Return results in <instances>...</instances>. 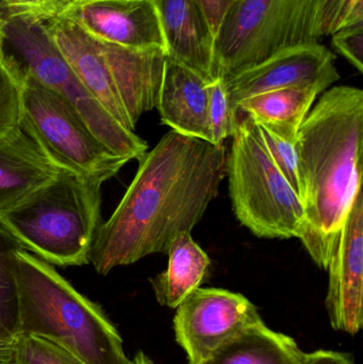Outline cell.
Returning a JSON list of instances; mask_svg holds the SVG:
<instances>
[{
    "instance_id": "12",
    "label": "cell",
    "mask_w": 363,
    "mask_h": 364,
    "mask_svg": "<svg viewBox=\"0 0 363 364\" xmlns=\"http://www.w3.org/2000/svg\"><path fill=\"white\" fill-rule=\"evenodd\" d=\"M62 16L100 42L166 53L153 0H74Z\"/></svg>"
},
{
    "instance_id": "5",
    "label": "cell",
    "mask_w": 363,
    "mask_h": 364,
    "mask_svg": "<svg viewBox=\"0 0 363 364\" xmlns=\"http://www.w3.org/2000/svg\"><path fill=\"white\" fill-rule=\"evenodd\" d=\"M102 186L60 168L50 183L1 214L0 226L49 264H87L102 225Z\"/></svg>"
},
{
    "instance_id": "24",
    "label": "cell",
    "mask_w": 363,
    "mask_h": 364,
    "mask_svg": "<svg viewBox=\"0 0 363 364\" xmlns=\"http://www.w3.org/2000/svg\"><path fill=\"white\" fill-rule=\"evenodd\" d=\"M208 110L210 143L223 144L226 139L234 136L240 122L239 113L230 105L223 78L209 83Z\"/></svg>"
},
{
    "instance_id": "9",
    "label": "cell",
    "mask_w": 363,
    "mask_h": 364,
    "mask_svg": "<svg viewBox=\"0 0 363 364\" xmlns=\"http://www.w3.org/2000/svg\"><path fill=\"white\" fill-rule=\"evenodd\" d=\"M261 322L257 308L244 295L198 288L176 308L175 338L189 364H200L241 331Z\"/></svg>"
},
{
    "instance_id": "22",
    "label": "cell",
    "mask_w": 363,
    "mask_h": 364,
    "mask_svg": "<svg viewBox=\"0 0 363 364\" xmlns=\"http://www.w3.org/2000/svg\"><path fill=\"white\" fill-rule=\"evenodd\" d=\"M21 74L6 57L0 62V139L21 128Z\"/></svg>"
},
{
    "instance_id": "18",
    "label": "cell",
    "mask_w": 363,
    "mask_h": 364,
    "mask_svg": "<svg viewBox=\"0 0 363 364\" xmlns=\"http://www.w3.org/2000/svg\"><path fill=\"white\" fill-rule=\"evenodd\" d=\"M306 355L293 338L261 322L241 331L200 364H304Z\"/></svg>"
},
{
    "instance_id": "30",
    "label": "cell",
    "mask_w": 363,
    "mask_h": 364,
    "mask_svg": "<svg viewBox=\"0 0 363 364\" xmlns=\"http://www.w3.org/2000/svg\"><path fill=\"white\" fill-rule=\"evenodd\" d=\"M14 341L0 338V364H15Z\"/></svg>"
},
{
    "instance_id": "23",
    "label": "cell",
    "mask_w": 363,
    "mask_h": 364,
    "mask_svg": "<svg viewBox=\"0 0 363 364\" xmlns=\"http://www.w3.org/2000/svg\"><path fill=\"white\" fill-rule=\"evenodd\" d=\"M255 124L271 159L273 160L279 172L289 182L290 186L296 191L298 197L302 199V201L304 200V182H303L302 174H300V161H298L296 142L281 138L264 124L258 123V122H255Z\"/></svg>"
},
{
    "instance_id": "15",
    "label": "cell",
    "mask_w": 363,
    "mask_h": 364,
    "mask_svg": "<svg viewBox=\"0 0 363 364\" xmlns=\"http://www.w3.org/2000/svg\"><path fill=\"white\" fill-rule=\"evenodd\" d=\"M96 42L130 124L136 129L140 117L157 107L166 53L162 49L128 48Z\"/></svg>"
},
{
    "instance_id": "1",
    "label": "cell",
    "mask_w": 363,
    "mask_h": 364,
    "mask_svg": "<svg viewBox=\"0 0 363 364\" xmlns=\"http://www.w3.org/2000/svg\"><path fill=\"white\" fill-rule=\"evenodd\" d=\"M138 161L136 177L94 240L90 262L100 275L168 254L177 235L191 233L219 194L227 151L224 143L172 130Z\"/></svg>"
},
{
    "instance_id": "6",
    "label": "cell",
    "mask_w": 363,
    "mask_h": 364,
    "mask_svg": "<svg viewBox=\"0 0 363 364\" xmlns=\"http://www.w3.org/2000/svg\"><path fill=\"white\" fill-rule=\"evenodd\" d=\"M229 193L237 218L264 239H302L305 208L266 151L255 122L240 119L227 155Z\"/></svg>"
},
{
    "instance_id": "25",
    "label": "cell",
    "mask_w": 363,
    "mask_h": 364,
    "mask_svg": "<svg viewBox=\"0 0 363 364\" xmlns=\"http://www.w3.org/2000/svg\"><path fill=\"white\" fill-rule=\"evenodd\" d=\"M14 343L15 364H85L44 338L19 333Z\"/></svg>"
},
{
    "instance_id": "29",
    "label": "cell",
    "mask_w": 363,
    "mask_h": 364,
    "mask_svg": "<svg viewBox=\"0 0 363 364\" xmlns=\"http://www.w3.org/2000/svg\"><path fill=\"white\" fill-rule=\"evenodd\" d=\"M304 364H356L353 357L336 350H317L306 355Z\"/></svg>"
},
{
    "instance_id": "10",
    "label": "cell",
    "mask_w": 363,
    "mask_h": 364,
    "mask_svg": "<svg viewBox=\"0 0 363 364\" xmlns=\"http://www.w3.org/2000/svg\"><path fill=\"white\" fill-rule=\"evenodd\" d=\"M335 61L336 55L321 43L283 49L225 80L230 105L237 111L245 98L291 87H317L325 92L340 79Z\"/></svg>"
},
{
    "instance_id": "21",
    "label": "cell",
    "mask_w": 363,
    "mask_h": 364,
    "mask_svg": "<svg viewBox=\"0 0 363 364\" xmlns=\"http://www.w3.org/2000/svg\"><path fill=\"white\" fill-rule=\"evenodd\" d=\"M21 248L0 226V338L4 339L15 340L19 335L16 252Z\"/></svg>"
},
{
    "instance_id": "20",
    "label": "cell",
    "mask_w": 363,
    "mask_h": 364,
    "mask_svg": "<svg viewBox=\"0 0 363 364\" xmlns=\"http://www.w3.org/2000/svg\"><path fill=\"white\" fill-rule=\"evenodd\" d=\"M322 93L317 87L276 90L245 98L239 102L237 111L264 124L281 138L296 142L300 125Z\"/></svg>"
},
{
    "instance_id": "2",
    "label": "cell",
    "mask_w": 363,
    "mask_h": 364,
    "mask_svg": "<svg viewBox=\"0 0 363 364\" xmlns=\"http://www.w3.org/2000/svg\"><path fill=\"white\" fill-rule=\"evenodd\" d=\"M363 91L326 90L307 114L296 145L304 182L300 241L318 267L327 269L335 237L362 190Z\"/></svg>"
},
{
    "instance_id": "7",
    "label": "cell",
    "mask_w": 363,
    "mask_h": 364,
    "mask_svg": "<svg viewBox=\"0 0 363 364\" xmlns=\"http://www.w3.org/2000/svg\"><path fill=\"white\" fill-rule=\"evenodd\" d=\"M4 18L6 57L21 73L59 94L76 111L92 134L114 155L140 160L148 149L134 132L115 121L85 89L49 36L44 23Z\"/></svg>"
},
{
    "instance_id": "28",
    "label": "cell",
    "mask_w": 363,
    "mask_h": 364,
    "mask_svg": "<svg viewBox=\"0 0 363 364\" xmlns=\"http://www.w3.org/2000/svg\"><path fill=\"white\" fill-rule=\"evenodd\" d=\"M204 12L213 36L217 38L223 26L228 13L232 10L237 0H196Z\"/></svg>"
},
{
    "instance_id": "31",
    "label": "cell",
    "mask_w": 363,
    "mask_h": 364,
    "mask_svg": "<svg viewBox=\"0 0 363 364\" xmlns=\"http://www.w3.org/2000/svg\"><path fill=\"white\" fill-rule=\"evenodd\" d=\"M2 26H4V18L0 14V62L6 60V43H4V27Z\"/></svg>"
},
{
    "instance_id": "13",
    "label": "cell",
    "mask_w": 363,
    "mask_h": 364,
    "mask_svg": "<svg viewBox=\"0 0 363 364\" xmlns=\"http://www.w3.org/2000/svg\"><path fill=\"white\" fill-rule=\"evenodd\" d=\"M166 41V58L200 75L217 79L215 38L196 0H153Z\"/></svg>"
},
{
    "instance_id": "17",
    "label": "cell",
    "mask_w": 363,
    "mask_h": 364,
    "mask_svg": "<svg viewBox=\"0 0 363 364\" xmlns=\"http://www.w3.org/2000/svg\"><path fill=\"white\" fill-rule=\"evenodd\" d=\"M59 170L21 128L0 139V215L50 183Z\"/></svg>"
},
{
    "instance_id": "27",
    "label": "cell",
    "mask_w": 363,
    "mask_h": 364,
    "mask_svg": "<svg viewBox=\"0 0 363 364\" xmlns=\"http://www.w3.org/2000/svg\"><path fill=\"white\" fill-rule=\"evenodd\" d=\"M332 42L337 53L363 73V23L339 30L332 34Z\"/></svg>"
},
{
    "instance_id": "32",
    "label": "cell",
    "mask_w": 363,
    "mask_h": 364,
    "mask_svg": "<svg viewBox=\"0 0 363 364\" xmlns=\"http://www.w3.org/2000/svg\"><path fill=\"white\" fill-rule=\"evenodd\" d=\"M128 364H153V361H151L144 353L140 352L136 355L134 360H130Z\"/></svg>"
},
{
    "instance_id": "19",
    "label": "cell",
    "mask_w": 363,
    "mask_h": 364,
    "mask_svg": "<svg viewBox=\"0 0 363 364\" xmlns=\"http://www.w3.org/2000/svg\"><path fill=\"white\" fill-rule=\"evenodd\" d=\"M166 271L151 278L158 303L176 309L190 294L200 288L211 261L208 255L194 242L191 233L177 235L168 250Z\"/></svg>"
},
{
    "instance_id": "14",
    "label": "cell",
    "mask_w": 363,
    "mask_h": 364,
    "mask_svg": "<svg viewBox=\"0 0 363 364\" xmlns=\"http://www.w3.org/2000/svg\"><path fill=\"white\" fill-rule=\"evenodd\" d=\"M44 26L85 89L115 121L134 132L95 38L66 17L51 19Z\"/></svg>"
},
{
    "instance_id": "4",
    "label": "cell",
    "mask_w": 363,
    "mask_h": 364,
    "mask_svg": "<svg viewBox=\"0 0 363 364\" xmlns=\"http://www.w3.org/2000/svg\"><path fill=\"white\" fill-rule=\"evenodd\" d=\"M19 333L44 338L85 364H128L123 340L97 304L75 290L53 265L16 252Z\"/></svg>"
},
{
    "instance_id": "16",
    "label": "cell",
    "mask_w": 363,
    "mask_h": 364,
    "mask_svg": "<svg viewBox=\"0 0 363 364\" xmlns=\"http://www.w3.org/2000/svg\"><path fill=\"white\" fill-rule=\"evenodd\" d=\"M156 108L163 125L210 142L209 83L193 70L166 58Z\"/></svg>"
},
{
    "instance_id": "3",
    "label": "cell",
    "mask_w": 363,
    "mask_h": 364,
    "mask_svg": "<svg viewBox=\"0 0 363 364\" xmlns=\"http://www.w3.org/2000/svg\"><path fill=\"white\" fill-rule=\"evenodd\" d=\"M359 23L363 0H237L215 38L217 77L228 80L283 49Z\"/></svg>"
},
{
    "instance_id": "11",
    "label": "cell",
    "mask_w": 363,
    "mask_h": 364,
    "mask_svg": "<svg viewBox=\"0 0 363 364\" xmlns=\"http://www.w3.org/2000/svg\"><path fill=\"white\" fill-rule=\"evenodd\" d=\"M326 309L336 331L355 336L363 325V196L356 195L330 250Z\"/></svg>"
},
{
    "instance_id": "26",
    "label": "cell",
    "mask_w": 363,
    "mask_h": 364,
    "mask_svg": "<svg viewBox=\"0 0 363 364\" xmlns=\"http://www.w3.org/2000/svg\"><path fill=\"white\" fill-rule=\"evenodd\" d=\"M74 0H0L6 18H21L45 23L62 16Z\"/></svg>"
},
{
    "instance_id": "8",
    "label": "cell",
    "mask_w": 363,
    "mask_h": 364,
    "mask_svg": "<svg viewBox=\"0 0 363 364\" xmlns=\"http://www.w3.org/2000/svg\"><path fill=\"white\" fill-rule=\"evenodd\" d=\"M18 73L21 128L57 168L104 184L129 162L111 153L59 94L31 75Z\"/></svg>"
}]
</instances>
